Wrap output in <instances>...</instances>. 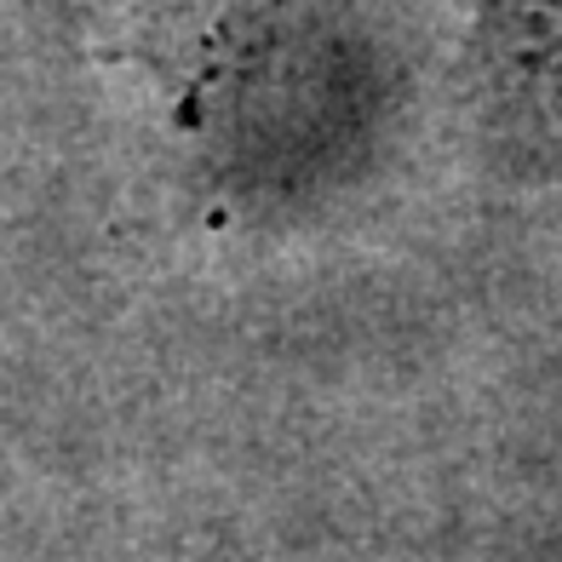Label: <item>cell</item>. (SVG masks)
Instances as JSON below:
<instances>
[{
	"label": "cell",
	"instance_id": "1",
	"mask_svg": "<svg viewBox=\"0 0 562 562\" xmlns=\"http://www.w3.org/2000/svg\"><path fill=\"white\" fill-rule=\"evenodd\" d=\"M488 133L510 172H562V0L488 7Z\"/></svg>",
	"mask_w": 562,
	"mask_h": 562
}]
</instances>
